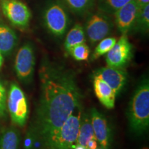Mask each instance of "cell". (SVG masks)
<instances>
[{
    "mask_svg": "<svg viewBox=\"0 0 149 149\" xmlns=\"http://www.w3.org/2000/svg\"><path fill=\"white\" fill-rule=\"evenodd\" d=\"M39 76L40 101L35 122L27 135L32 139V148L35 144L42 148L81 103V93L72 70L44 59Z\"/></svg>",
    "mask_w": 149,
    "mask_h": 149,
    "instance_id": "6da1fadb",
    "label": "cell"
},
{
    "mask_svg": "<svg viewBox=\"0 0 149 149\" xmlns=\"http://www.w3.org/2000/svg\"><path fill=\"white\" fill-rule=\"evenodd\" d=\"M130 128L134 133L141 135L149 126V83L145 78L139 84L130 100L127 111Z\"/></svg>",
    "mask_w": 149,
    "mask_h": 149,
    "instance_id": "7a4b0ae2",
    "label": "cell"
},
{
    "mask_svg": "<svg viewBox=\"0 0 149 149\" xmlns=\"http://www.w3.org/2000/svg\"><path fill=\"white\" fill-rule=\"evenodd\" d=\"M81 106L77 107L61 128L43 144L42 149H73L81 122Z\"/></svg>",
    "mask_w": 149,
    "mask_h": 149,
    "instance_id": "3957f363",
    "label": "cell"
},
{
    "mask_svg": "<svg viewBox=\"0 0 149 149\" xmlns=\"http://www.w3.org/2000/svg\"><path fill=\"white\" fill-rule=\"evenodd\" d=\"M68 9L58 0L49 1L43 12V21L48 31L54 36L61 37L66 34L70 25Z\"/></svg>",
    "mask_w": 149,
    "mask_h": 149,
    "instance_id": "277c9868",
    "label": "cell"
},
{
    "mask_svg": "<svg viewBox=\"0 0 149 149\" xmlns=\"http://www.w3.org/2000/svg\"><path fill=\"white\" fill-rule=\"evenodd\" d=\"M6 107L12 122L19 126L25 125L29 117V105L23 91L15 83L10 84Z\"/></svg>",
    "mask_w": 149,
    "mask_h": 149,
    "instance_id": "5b68a950",
    "label": "cell"
},
{
    "mask_svg": "<svg viewBox=\"0 0 149 149\" xmlns=\"http://www.w3.org/2000/svg\"><path fill=\"white\" fill-rule=\"evenodd\" d=\"M113 27V21L109 15L100 10L88 16L84 31L89 42L93 45L107 37L111 33Z\"/></svg>",
    "mask_w": 149,
    "mask_h": 149,
    "instance_id": "8992f818",
    "label": "cell"
},
{
    "mask_svg": "<svg viewBox=\"0 0 149 149\" xmlns=\"http://www.w3.org/2000/svg\"><path fill=\"white\" fill-rule=\"evenodd\" d=\"M35 56L34 48L31 43H26L19 49L15 60V70L22 82H31L34 74Z\"/></svg>",
    "mask_w": 149,
    "mask_h": 149,
    "instance_id": "52a82bcc",
    "label": "cell"
},
{
    "mask_svg": "<svg viewBox=\"0 0 149 149\" xmlns=\"http://www.w3.org/2000/svg\"><path fill=\"white\" fill-rule=\"evenodd\" d=\"M3 14L15 26L25 29L29 26L31 13L29 7L19 0H1Z\"/></svg>",
    "mask_w": 149,
    "mask_h": 149,
    "instance_id": "ba28073f",
    "label": "cell"
},
{
    "mask_svg": "<svg viewBox=\"0 0 149 149\" xmlns=\"http://www.w3.org/2000/svg\"><path fill=\"white\" fill-rule=\"evenodd\" d=\"M133 57V46L127 35H122L113 47L107 53L106 61L108 66L124 68Z\"/></svg>",
    "mask_w": 149,
    "mask_h": 149,
    "instance_id": "9c48e42d",
    "label": "cell"
},
{
    "mask_svg": "<svg viewBox=\"0 0 149 149\" xmlns=\"http://www.w3.org/2000/svg\"><path fill=\"white\" fill-rule=\"evenodd\" d=\"M93 76L108 84L115 91L117 95L122 91L127 81V72L122 68L108 66L101 67L95 70Z\"/></svg>",
    "mask_w": 149,
    "mask_h": 149,
    "instance_id": "30bf717a",
    "label": "cell"
},
{
    "mask_svg": "<svg viewBox=\"0 0 149 149\" xmlns=\"http://www.w3.org/2000/svg\"><path fill=\"white\" fill-rule=\"evenodd\" d=\"M139 9L135 0H132L114 14L117 28L122 35H127L132 31Z\"/></svg>",
    "mask_w": 149,
    "mask_h": 149,
    "instance_id": "8fae6325",
    "label": "cell"
},
{
    "mask_svg": "<svg viewBox=\"0 0 149 149\" xmlns=\"http://www.w3.org/2000/svg\"><path fill=\"white\" fill-rule=\"evenodd\" d=\"M89 115L97 141L102 149H108L111 143V132L107 119L95 108L91 110Z\"/></svg>",
    "mask_w": 149,
    "mask_h": 149,
    "instance_id": "7c38bea8",
    "label": "cell"
},
{
    "mask_svg": "<svg viewBox=\"0 0 149 149\" xmlns=\"http://www.w3.org/2000/svg\"><path fill=\"white\" fill-rule=\"evenodd\" d=\"M93 87L97 97L102 105L107 109H113L117 96L115 91L105 81L96 77L93 79Z\"/></svg>",
    "mask_w": 149,
    "mask_h": 149,
    "instance_id": "4fadbf2b",
    "label": "cell"
},
{
    "mask_svg": "<svg viewBox=\"0 0 149 149\" xmlns=\"http://www.w3.org/2000/svg\"><path fill=\"white\" fill-rule=\"evenodd\" d=\"M16 33L8 26L0 24V52L3 56H8L17 44Z\"/></svg>",
    "mask_w": 149,
    "mask_h": 149,
    "instance_id": "5bb4252c",
    "label": "cell"
},
{
    "mask_svg": "<svg viewBox=\"0 0 149 149\" xmlns=\"http://www.w3.org/2000/svg\"><path fill=\"white\" fill-rule=\"evenodd\" d=\"M19 131L13 126L5 128L0 134V149H19Z\"/></svg>",
    "mask_w": 149,
    "mask_h": 149,
    "instance_id": "9a60e30c",
    "label": "cell"
},
{
    "mask_svg": "<svg viewBox=\"0 0 149 149\" xmlns=\"http://www.w3.org/2000/svg\"><path fill=\"white\" fill-rule=\"evenodd\" d=\"M92 139H95V137L91 124L90 115L85 113L81 117L76 145H81L86 147L87 143Z\"/></svg>",
    "mask_w": 149,
    "mask_h": 149,
    "instance_id": "2e32d148",
    "label": "cell"
},
{
    "mask_svg": "<svg viewBox=\"0 0 149 149\" xmlns=\"http://www.w3.org/2000/svg\"><path fill=\"white\" fill-rule=\"evenodd\" d=\"M86 43V36L84 29L80 24H75L67 34L64 42V47L66 51L74 46Z\"/></svg>",
    "mask_w": 149,
    "mask_h": 149,
    "instance_id": "e0dca14e",
    "label": "cell"
},
{
    "mask_svg": "<svg viewBox=\"0 0 149 149\" xmlns=\"http://www.w3.org/2000/svg\"><path fill=\"white\" fill-rule=\"evenodd\" d=\"M61 2L74 14L82 16L91 10L95 0H61Z\"/></svg>",
    "mask_w": 149,
    "mask_h": 149,
    "instance_id": "ac0fdd59",
    "label": "cell"
},
{
    "mask_svg": "<svg viewBox=\"0 0 149 149\" xmlns=\"http://www.w3.org/2000/svg\"><path fill=\"white\" fill-rule=\"evenodd\" d=\"M149 30V4L139 9L132 31L148 33Z\"/></svg>",
    "mask_w": 149,
    "mask_h": 149,
    "instance_id": "d6986e66",
    "label": "cell"
},
{
    "mask_svg": "<svg viewBox=\"0 0 149 149\" xmlns=\"http://www.w3.org/2000/svg\"><path fill=\"white\" fill-rule=\"evenodd\" d=\"M132 0H97L99 10L107 15H114Z\"/></svg>",
    "mask_w": 149,
    "mask_h": 149,
    "instance_id": "ffe728a7",
    "label": "cell"
},
{
    "mask_svg": "<svg viewBox=\"0 0 149 149\" xmlns=\"http://www.w3.org/2000/svg\"><path fill=\"white\" fill-rule=\"evenodd\" d=\"M117 40L115 37H105L100 41V43L95 49L92 55L93 59H97L101 56L107 54L113 47L116 43Z\"/></svg>",
    "mask_w": 149,
    "mask_h": 149,
    "instance_id": "44dd1931",
    "label": "cell"
},
{
    "mask_svg": "<svg viewBox=\"0 0 149 149\" xmlns=\"http://www.w3.org/2000/svg\"><path fill=\"white\" fill-rule=\"evenodd\" d=\"M73 59L77 61H86L90 55V48L86 43L74 46L68 52Z\"/></svg>",
    "mask_w": 149,
    "mask_h": 149,
    "instance_id": "7402d4cb",
    "label": "cell"
},
{
    "mask_svg": "<svg viewBox=\"0 0 149 149\" xmlns=\"http://www.w3.org/2000/svg\"><path fill=\"white\" fill-rule=\"evenodd\" d=\"M7 95L4 86L0 80V117H5L6 113Z\"/></svg>",
    "mask_w": 149,
    "mask_h": 149,
    "instance_id": "603a6c76",
    "label": "cell"
},
{
    "mask_svg": "<svg viewBox=\"0 0 149 149\" xmlns=\"http://www.w3.org/2000/svg\"><path fill=\"white\" fill-rule=\"evenodd\" d=\"M87 149H97V141L96 139H92L88 141L86 145Z\"/></svg>",
    "mask_w": 149,
    "mask_h": 149,
    "instance_id": "cb8c5ba5",
    "label": "cell"
},
{
    "mask_svg": "<svg viewBox=\"0 0 149 149\" xmlns=\"http://www.w3.org/2000/svg\"><path fill=\"white\" fill-rule=\"evenodd\" d=\"M139 8H141L149 4V0H135Z\"/></svg>",
    "mask_w": 149,
    "mask_h": 149,
    "instance_id": "d4e9b609",
    "label": "cell"
},
{
    "mask_svg": "<svg viewBox=\"0 0 149 149\" xmlns=\"http://www.w3.org/2000/svg\"><path fill=\"white\" fill-rule=\"evenodd\" d=\"M3 64V57L2 54H1V52H0V69H1V67H2Z\"/></svg>",
    "mask_w": 149,
    "mask_h": 149,
    "instance_id": "484cf974",
    "label": "cell"
},
{
    "mask_svg": "<svg viewBox=\"0 0 149 149\" xmlns=\"http://www.w3.org/2000/svg\"><path fill=\"white\" fill-rule=\"evenodd\" d=\"M73 149H87L86 147L81 146V145H75Z\"/></svg>",
    "mask_w": 149,
    "mask_h": 149,
    "instance_id": "4316f807",
    "label": "cell"
},
{
    "mask_svg": "<svg viewBox=\"0 0 149 149\" xmlns=\"http://www.w3.org/2000/svg\"><path fill=\"white\" fill-rule=\"evenodd\" d=\"M141 149H149L148 147H144V148H142Z\"/></svg>",
    "mask_w": 149,
    "mask_h": 149,
    "instance_id": "83f0119b",
    "label": "cell"
},
{
    "mask_svg": "<svg viewBox=\"0 0 149 149\" xmlns=\"http://www.w3.org/2000/svg\"><path fill=\"white\" fill-rule=\"evenodd\" d=\"M101 149H102V148H101Z\"/></svg>",
    "mask_w": 149,
    "mask_h": 149,
    "instance_id": "f1b7e54d",
    "label": "cell"
},
{
    "mask_svg": "<svg viewBox=\"0 0 149 149\" xmlns=\"http://www.w3.org/2000/svg\"></svg>",
    "mask_w": 149,
    "mask_h": 149,
    "instance_id": "f546056e",
    "label": "cell"
}]
</instances>
